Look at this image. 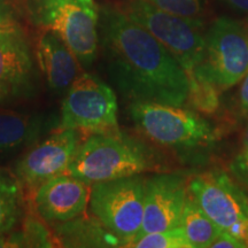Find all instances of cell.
Masks as SVG:
<instances>
[{"label": "cell", "instance_id": "cell-1", "mask_svg": "<svg viewBox=\"0 0 248 248\" xmlns=\"http://www.w3.org/2000/svg\"><path fill=\"white\" fill-rule=\"evenodd\" d=\"M99 32L110 79L124 98L183 106L187 74L164 46L122 9L99 12Z\"/></svg>", "mask_w": 248, "mask_h": 248}, {"label": "cell", "instance_id": "cell-2", "mask_svg": "<svg viewBox=\"0 0 248 248\" xmlns=\"http://www.w3.org/2000/svg\"><path fill=\"white\" fill-rule=\"evenodd\" d=\"M157 166L153 148L121 131L90 135L79 145L67 173L89 184L140 175Z\"/></svg>", "mask_w": 248, "mask_h": 248}, {"label": "cell", "instance_id": "cell-3", "mask_svg": "<svg viewBox=\"0 0 248 248\" xmlns=\"http://www.w3.org/2000/svg\"><path fill=\"white\" fill-rule=\"evenodd\" d=\"M35 26L57 33L75 54L82 68L98 54L99 9L93 0H28Z\"/></svg>", "mask_w": 248, "mask_h": 248}, {"label": "cell", "instance_id": "cell-4", "mask_svg": "<svg viewBox=\"0 0 248 248\" xmlns=\"http://www.w3.org/2000/svg\"><path fill=\"white\" fill-rule=\"evenodd\" d=\"M129 114L138 131L160 146L195 148L214 140L210 123L188 108L155 101H131Z\"/></svg>", "mask_w": 248, "mask_h": 248}, {"label": "cell", "instance_id": "cell-5", "mask_svg": "<svg viewBox=\"0 0 248 248\" xmlns=\"http://www.w3.org/2000/svg\"><path fill=\"white\" fill-rule=\"evenodd\" d=\"M146 178L140 175L91 184L92 215L128 247L141 229Z\"/></svg>", "mask_w": 248, "mask_h": 248}, {"label": "cell", "instance_id": "cell-6", "mask_svg": "<svg viewBox=\"0 0 248 248\" xmlns=\"http://www.w3.org/2000/svg\"><path fill=\"white\" fill-rule=\"evenodd\" d=\"M204 51L193 74L219 90L232 88L248 73V28L219 17L204 35Z\"/></svg>", "mask_w": 248, "mask_h": 248}, {"label": "cell", "instance_id": "cell-7", "mask_svg": "<svg viewBox=\"0 0 248 248\" xmlns=\"http://www.w3.org/2000/svg\"><path fill=\"white\" fill-rule=\"evenodd\" d=\"M121 9L168 49L186 74L199 64L206 42L203 22L164 12L147 0H128Z\"/></svg>", "mask_w": 248, "mask_h": 248}, {"label": "cell", "instance_id": "cell-8", "mask_svg": "<svg viewBox=\"0 0 248 248\" xmlns=\"http://www.w3.org/2000/svg\"><path fill=\"white\" fill-rule=\"evenodd\" d=\"M58 129L90 135L120 131L114 90L93 74H79L62 101Z\"/></svg>", "mask_w": 248, "mask_h": 248}, {"label": "cell", "instance_id": "cell-9", "mask_svg": "<svg viewBox=\"0 0 248 248\" xmlns=\"http://www.w3.org/2000/svg\"><path fill=\"white\" fill-rule=\"evenodd\" d=\"M187 191L219 230L234 235L248 247V197L225 172L195 176Z\"/></svg>", "mask_w": 248, "mask_h": 248}, {"label": "cell", "instance_id": "cell-10", "mask_svg": "<svg viewBox=\"0 0 248 248\" xmlns=\"http://www.w3.org/2000/svg\"><path fill=\"white\" fill-rule=\"evenodd\" d=\"M82 144L80 131L57 129L28 148L14 166V176L30 191H36L45 182L67 172Z\"/></svg>", "mask_w": 248, "mask_h": 248}, {"label": "cell", "instance_id": "cell-11", "mask_svg": "<svg viewBox=\"0 0 248 248\" xmlns=\"http://www.w3.org/2000/svg\"><path fill=\"white\" fill-rule=\"evenodd\" d=\"M186 200L187 188L181 176L157 173L146 178L142 224L135 240L147 233L181 226Z\"/></svg>", "mask_w": 248, "mask_h": 248}, {"label": "cell", "instance_id": "cell-12", "mask_svg": "<svg viewBox=\"0 0 248 248\" xmlns=\"http://www.w3.org/2000/svg\"><path fill=\"white\" fill-rule=\"evenodd\" d=\"M91 184L64 172L42 184L33 194L37 216L49 225L67 222L85 213Z\"/></svg>", "mask_w": 248, "mask_h": 248}, {"label": "cell", "instance_id": "cell-13", "mask_svg": "<svg viewBox=\"0 0 248 248\" xmlns=\"http://www.w3.org/2000/svg\"><path fill=\"white\" fill-rule=\"evenodd\" d=\"M0 82L13 86L23 98L36 93L38 71L21 27L0 32Z\"/></svg>", "mask_w": 248, "mask_h": 248}, {"label": "cell", "instance_id": "cell-14", "mask_svg": "<svg viewBox=\"0 0 248 248\" xmlns=\"http://www.w3.org/2000/svg\"><path fill=\"white\" fill-rule=\"evenodd\" d=\"M37 63L51 91L67 92L79 74L82 66L75 54L57 33L44 30L36 48Z\"/></svg>", "mask_w": 248, "mask_h": 248}, {"label": "cell", "instance_id": "cell-15", "mask_svg": "<svg viewBox=\"0 0 248 248\" xmlns=\"http://www.w3.org/2000/svg\"><path fill=\"white\" fill-rule=\"evenodd\" d=\"M59 119L44 113H27L0 108V154L32 146L52 129Z\"/></svg>", "mask_w": 248, "mask_h": 248}, {"label": "cell", "instance_id": "cell-16", "mask_svg": "<svg viewBox=\"0 0 248 248\" xmlns=\"http://www.w3.org/2000/svg\"><path fill=\"white\" fill-rule=\"evenodd\" d=\"M51 228L57 246L60 247H124L121 239L94 216L80 215Z\"/></svg>", "mask_w": 248, "mask_h": 248}, {"label": "cell", "instance_id": "cell-17", "mask_svg": "<svg viewBox=\"0 0 248 248\" xmlns=\"http://www.w3.org/2000/svg\"><path fill=\"white\" fill-rule=\"evenodd\" d=\"M23 217L22 184L14 175L0 171V235L14 230Z\"/></svg>", "mask_w": 248, "mask_h": 248}, {"label": "cell", "instance_id": "cell-18", "mask_svg": "<svg viewBox=\"0 0 248 248\" xmlns=\"http://www.w3.org/2000/svg\"><path fill=\"white\" fill-rule=\"evenodd\" d=\"M181 226L192 248L210 247L221 231L191 197L186 200Z\"/></svg>", "mask_w": 248, "mask_h": 248}, {"label": "cell", "instance_id": "cell-19", "mask_svg": "<svg viewBox=\"0 0 248 248\" xmlns=\"http://www.w3.org/2000/svg\"><path fill=\"white\" fill-rule=\"evenodd\" d=\"M188 95L185 104L194 111L203 115H213L221 106L219 89L208 80L195 76L193 71L187 73Z\"/></svg>", "mask_w": 248, "mask_h": 248}, {"label": "cell", "instance_id": "cell-20", "mask_svg": "<svg viewBox=\"0 0 248 248\" xmlns=\"http://www.w3.org/2000/svg\"><path fill=\"white\" fill-rule=\"evenodd\" d=\"M129 247L135 248H192L182 226L169 230L147 233L132 241Z\"/></svg>", "mask_w": 248, "mask_h": 248}, {"label": "cell", "instance_id": "cell-21", "mask_svg": "<svg viewBox=\"0 0 248 248\" xmlns=\"http://www.w3.org/2000/svg\"><path fill=\"white\" fill-rule=\"evenodd\" d=\"M24 247L52 248L57 246L53 232L45 225V222L38 216L24 215L21 226Z\"/></svg>", "mask_w": 248, "mask_h": 248}, {"label": "cell", "instance_id": "cell-22", "mask_svg": "<svg viewBox=\"0 0 248 248\" xmlns=\"http://www.w3.org/2000/svg\"><path fill=\"white\" fill-rule=\"evenodd\" d=\"M155 7L190 20L203 22V5L201 0H147Z\"/></svg>", "mask_w": 248, "mask_h": 248}, {"label": "cell", "instance_id": "cell-23", "mask_svg": "<svg viewBox=\"0 0 248 248\" xmlns=\"http://www.w3.org/2000/svg\"><path fill=\"white\" fill-rule=\"evenodd\" d=\"M230 171L238 182L248 188V147L234 157L230 164Z\"/></svg>", "mask_w": 248, "mask_h": 248}, {"label": "cell", "instance_id": "cell-24", "mask_svg": "<svg viewBox=\"0 0 248 248\" xmlns=\"http://www.w3.org/2000/svg\"><path fill=\"white\" fill-rule=\"evenodd\" d=\"M20 28L16 13L7 0H0V32Z\"/></svg>", "mask_w": 248, "mask_h": 248}, {"label": "cell", "instance_id": "cell-25", "mask_svg": "<svg viewBox=\"0 0 248 248\" xmlns=\"http://www.w3.org/2000/svg\"><path fill=\"white\" fill-rule=\"evenodd\" d=\"M212 248H247V245L226 231H219L212 244Z\"/></svg>", "mask_w": 248, "mask_h": 248}, {"label": "cell", "instance_id": "cell-26", "mask_svg": "<svg viewBox=\"0 0 248 248\" xmlns=\"http://www.w3.org/2000/svg\"><path fill=\"white\" fill-rule=\"evenodd\" d=\"M20 98H23V95L17 90L4 82H0V105L8 104Z\"/></svg>", "mask_w": 248, "mask_h": 248}, {"label": "cell", "instance_id": "cell-27", "mask_svg": "<svg viewBox=\"0 0 248 248\" xmlns=\"http://www.w3.org/2000/svg\"><path fill=\"white\" fill-rule=\"evenodd\" d=\"M240 82L239 90H238V106L241 113L248 115V73Z\"/></svg>", "mask_w": 248, "mask_h": 248}, {"label": "cell", "instance_id": "cell-28", "mask_svg": "<svg viewBox=\"0 0 248 248\" xmlns=\"http://www.w3.org/2000/svg\"><path fill=\"white\" fill-rule=\"evenodd\" d=\"M235 13L248 15V0H219Z\"/></svg>", "mask_w": 248, "mask_h": 248}]
</instances>
